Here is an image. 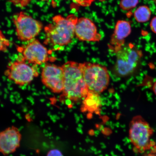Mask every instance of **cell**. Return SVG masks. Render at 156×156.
<instances>
[{
    "instance_id": "14",
    "label": "cell",
    "mask_w": 156,
    "mask_h": 156,
    "mask_svg": "<svg viewBox=\"0 0 156 156\" xmlns=\"http://www.w3.org/2000/svg\"><path fill=\"white\" fill-rule=\"evenodd\" d=\"M151 14V10L146 5L138 7L134 12V16L136 21L140 23H144L149 21Z\"/></svg>"
},
{
    "instance_id": "19",
    "label": "cell",
    "mask_w": 156,
    "mask_h": 156,
    "mask_svg": "<svg viewBox=\"0 0 156 156\" xmlns=\"http://www.w3.org/2000/svg\"><path fill=\"white\" fill-rule=\"evenodd\" d=\"M150 27L151 30L156 34V16L152 19L150 24Z\"/></svg>"
},
{
    "instance_id": "10",
    "label": "cell",
    "mask_w": 156,
    "mask_h": 156,
    "mask_svg": "<svg viewBox=\"0 0 156 156\" xmlns=\"http://www.w3.org/2000/svg\"><path fill=\"white\" fill-rule=\"evenodd\" d=\"M21 137L20 132L15 126L0 132V153L4 155L14 153L20 145Z\"/></svg>"
},
{
    "instance_id": "8",
    "label": "cell",
    "mask_w": 156,
    "mask_h": 156,
    "mask_svg": "<svg viewBox=\"0 0 156 156\" xmlns=\"http://www.w3.org/2000/svg\"><path fill=\"white\" fill-rule=\"evenodd\" d=\"M43 83L54 93L63 91L64 75L63 68L54 64H47L42 72Z\"/></svg>"
},
{
    "instance_id": "16",
    "label": "cell",
    "mask_w": 156,
    "mask_h": 156,
    "mask_svg": "<svg viewBox=\"0 0 156 156\" xmlns=\"http://www.w3.org/2000/svg\"><path fill=\"white\" fill-rule=\"evenodd\" d=\"M10 44L9 40L5 37L2 31L0 30V52L5 51Z\"/></svg>"
},
{
    "instance_id": "9",
    "label": "cell",
    "mask_w": 156,
    "mask_h": 156,
    "mask_svg": "<svg viewBox=\"0 0 156 156\" xmlns=\"http://www.w3.org/2000/svg\"><path fill=\"white\" fill-rule=\"evenodd\" d=\"M9 79L17 85L30 83L36 75L34 68L23 61H17L10 64L7 70Z\"/></svg>"
},
{
    "instance_id": "3",
    "label": "cell",
    "mask_w": 156,
    "mask_h": 156,
    "mask_svg": "<svg viewBox=\"0 0 156 156\" xmlns=\"http://www.w3.org/2000/svg\"><path fill=\"white\" fill-rule=\"evenodd\" d=\"M154 133L153 128L141 116L133 118L129 125V136L136 153H144L156 150L155 142L151 138Z\"/></svg>"
},
{
    "instance_id": "5",
    "label": "cell",
    "mask_w": 156,
    "mask_h": 156,
    "mask_svg": "<svg viewBox=\"0 0 156 156\" xmlns=\"http://www.w3.org/2000/svg\"><path fill=\"white\" fill-rule=\"evenodd\" d=\"M80 64L89 91L99 94L107 88L110 82V76L106 67L89 62Z\"/></svg>"
},
{
    "instance_id": "20",
    "label": "cell",
    "mask_w": 156,
    "mask_h": 156,
    "mask_svg": "<svg viewBox=\"0 0 156 156\" xmlns=\"http://www.w3.org/2000/svg\"><path fill=\"white\" fill-rule=\"evenodd\" d=\"M141 156H156V150L151 151L150 153L144 154Z\"/></svg>"
},
{
    "instance_id": "4",
    "label": "cell",
    "mask_w": 156,
    "mask_h": 156,
    "mask_svg": "<svg viewBox=\"0 0 156 156\" xmlns=\"http://www.w3.org/2000/svg\"><path fill=\"white\" fill-rule=\"evenodd\" d=\"M116 60L114 71L117 75L126 77L135 73L140 65L141 52L133 45H124L116 52Z\"/></svg>"
},
{
    "instance_id": "18",
    "label": "cell",
    "mask_w": 156,
    "mask_h": 156,
    "mask_svg": "<svg viewBox=\"0 0 156 156\" xmlns=\"http://www.w3.org/2000/svg\"><path fill=\"white\" fill-rule=\"evenodd\" d=\"M46 156H63L61 152L57 149H52L49 151Z\"/></svg>"
},
{
    "instance_id": "1",
    "label": "cell",
    "mask_w": 156,
    "mask_h": 156,
    "mask_svg": "<svg viewBox=\"0 0 156 156\" xmlns=\"http://www.w3.org/2000/svg\"><path fill=\"white\" fill-rule=\"evenodd\" d=\"M78 19L73 14L66 17L60 15L55 16L52 19V23L44 27V43L57 48L67 45L75 36V27Z\"/></svg>"
},
{
    "instance_id": "23",
    "label": "cell",
    "mask_w": 156,
    "mask_h": 156,
    "mask_svg": "<svg viewBox=\"0 0 156 156\" xmlns=\"http://www.w3.org/2000/svg\"></svg>"
},
{
    "instance_id": "2",
    "label": "cell",
    "mask_w": 156,
    "mask_h": 156,
    "mask_svg": "<svg viewBox=\"0 0 156 156\" xmlns=\"http://www.w3.org/2000/svg\"><path fill=\"white\" fill-rule=\"evenodd\" d=\"M62 67L64 75L63 92L64 96L75 102L84 99L89 90L84 79L80 63L69 61Z\"/></svg>"
},
{
    "instance_id": "11",
    "label": "cell",
    "mask_w": 156,
    "mask_h": 156,
    "mask_svg": "<svg viewBox=\"0 0 156 156\" xmlns=\"http://www.w3.org/2000/svg\"><path fill=\"white\" fill-rule=\"evenodd\" d=\"M75 36L82 41L98 42L102 38L93 21L84 17L77 20L75 27Z\"/></svg>"
},
{
    "instance_id": "12",
    "label": "cell",
    "mask_w": 156,
    "mask_h": 156,
    "mask_svg": "<svg viewBox=\"0 0 156 156\" xmlns=\"http://www.w3.org/2000/svg\"><path fill=\"white\" fill-rule=\"evenodd\" d=\"M131 32V25L129 21L123 20L118 21L111 38L108 46L110 49L115 53L124 45L125 40Z\"/></svg>"
},
{
    "instance_id": "22",
    "label": "cell",
    "mask_w": 156,
    "mask_h": 156,
    "mask_svg": "<svg viewBox=\"0 0 156 156\" xmlns=\"http://www.w3.org/2000/svg\"><path fill=\"white\" fill-rule=\"evenodd\" d=\"M98 1H100V2H104V1H106V0H98Z\"/></svg>"
},
{
    "instance_id": "17",
    "label": "cell",
    "mask_w": 156,
    "mask_h": 156,
    "mask_svg": "<svg viewBox=\"0 0 156 156\" xmlns=\"http://www.w3.org/2000/svg\"><path fill=\"white\" fill-rule=\"evenodd\" d=\"M72 1L81 6L88 7L91 5L95 0H72Z\"/></svg>"
},
{
    "instance_id": "13",
    "label": "cell",
    "mask_w": 156,
    "mask_h": 156,
    "mask_svg": "<svg viewBox=\"0 0 156 156\" xmlns=\"http://www.w3.org/2000/svg\"><path fill=\"white\" fill-rule=\"evenodd\" d=\"M83 104L86 110L90 112H95L101 106V98L98 93L89 91L87 97L83 99Z\"/></svg>"
},
{
    "instance_id": "6",
    "label": "cell",
    "mask_w": 156,
    "mask_h": 156,
    "mask_svg": "<svg viewBox=\"0 0 156 156\" xmlns=\"http://www.w3.org/2000/svg\"><path fill=\"white\" fill-rule=\"evenodd\" d=\"M13 21L17 38L21 41H30L34 40L43 28L40 21L23 12L14 15Z\"/></svg>"
},
{
    "instance_id": "21",
    "label": "cell",
    "mask_w": 156,
    "mask_h": 156,
    "mask_svg": "<svg viewBox=\"0 0 156 156\" xmlns=\"http://www.w3.org/2000/svg\"><path fill=\"white\" fill-rule=\"evenodd\" d=\"M153 90L154 91V92H155V94L156 95V82L154 84V87H153Z\"/></svg>"
},
{
    "instance_id": "15",
    "label": "cell",
    "mask_w": 156,
    "mask_h": 156,
    "mask_svg": "<svg viewBox=\"0 0 156 156\" xmlns=\"http://www.w3.org/2000/svg\"><path fill=\"white\" fill-rule=\"evenodd\" d=\"M138 2L139 0H121L120 3V7L123 10H129L135 7Z\"/></svg>"
},
{
    "instance_id": "7",
    "label": "cell",
    "mask_w": 156,
    "mask_h": 156,
    "mask_svg": "<svg viewBox=\"0 0 156 156\" xmlns=\"http://www.w3.org/2000/svg\"><path fill=\"white\" fill-rule=\"evenodd\" d=\"M18 49L23 58L29 63L40 65L49 59V53L47 48L36 39L30 41L26 45Z\"/></svg>"
}]
</instances>
